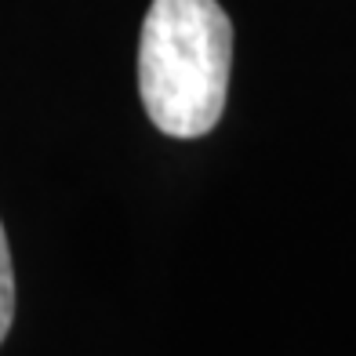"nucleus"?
Instances as JSON below:
<instances>
[{"mask_svg": "<svg viewBox=\"0 0 356 356\" xmlns=\"http://www.w3.org/2000/svg\"><path fill=\"white\" fill-rule=\"evenodd\" d=\"M15 320V273H11V251H8V236L0 225V342L8 338Z\"/></svg>", "mask_w": 356, "mask_h": 356, "instance_id": "obj_2", "label": "nucleus"}, {"mask_svg": "<svg viewBox=\"0 0 356 356\" xmlns=\"http://www.w3.org/2000/svg\"><path fill=\"white\" fill-rule=\"evenodd\" d=\"M233 22L218 0H153L138 40V91L156 131L200 138L222 120Z\"/></svg>", "mask_w": 356, "mask_h": 356, "instance_id": "obj_1", "label": "nucleus"}]
</instances>
